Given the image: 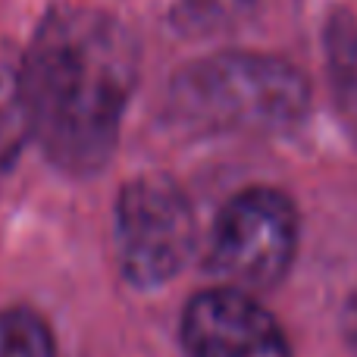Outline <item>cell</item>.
Here are the masks:
<instances>
[{
	"instance_id": "cell-10",
	"label": "cell",
	"mask_w": 357,
	"mask_h": 357,
	"mask_svg": "<svg viewBox=\"0 0 357 357\" xmlns=\"http://www.w3.org/2000/svg\"><path fill=\"white\" fill-rule=\"evenodd\" d=\"M342 333H345V342L357 351V285L351 291V298H348L345 304V314H342Z\"/></svg>"
},
{
	"instance_id": "cell-7",
	"label": "cell",
	"mask_w": 357,
	"mask_h": 357,
	"mask_svg": "<svg viewBox=\"0 0 357 357\" xmlns=\"http://www.w3.org/2000/svg\"><path fill=\"white\" fill-rule=\"evenodd\" d=\"M29 142L22 82H19V54L0 38V173L16 163Z\"/></svg>"
},
{
	"instance_id": "cell-2",
	"label": "cell",
	"mask_w": 357,
	"mask_h": 357,
	"mask_svg": "<svg viewBox=\"0 0 357 357\" xmlns=\"http://www.w3.org/2000/svg\"><path fill=\"white\" fill-rule=\"evenodd\" d=\"M310 82L295 63L254 50H216L185 63L167 91V116L197 135H276L307 116Z\"/></svg>"
},
{
	"instance_id": "cell-3",
	"label": "cell",
	"mask_w": 357,
	"mask_h": 357,
	"mask_svg": "<svg viewBox=\"0 0 357 357\" xmlns=\"http://www.w3.org/2000/svg\"><path fill=\"white\" fill-rule=\"evenodd\" d=\"M301 241V213L291 195L251 185L216 213L204 248V270L226 289L264 291L282 282Z\"/></svg>"
},
{
	"instance_id": "cell-6",
	"label": "cell",
	"mask_w": 357,
	"mask_h": 357,
	"mask_svg": "<svg viewBox=\"0 0 357 357\" xmlns=\"http://www.w3.org/2000/svg\"><path fill=\"white\" fill-rule=\"evenodd\" d=\"M326 73L345 126L357 138V19L335 10L326 22Z\"/></svg>"
},
{
	"instance_id": "cell-5",
	"label": "cell",
	"mask_w": 357,
	"mask_h": 357,
	"mask_svg": "<svg viewBox=\"0 0 357 357\" xmlns=\"http://www.w3.org/2000/svg\"><path fill=\"white\" fill-rule=\"evenodd\" d=\"M182 342L191 357H291L279 320L248 291L204 289L185 304Z\"/></svg>"
},
{
	"instance_id": "cell-1",
	"label": "cell",
	"mask_w": 357,
	"mask_h": 357,
	"mask_svg": "<svg viewBox=\"0 0 357 357\" xmlns=\"http://www.w3.org/2000/svg\"><path fill=\"white\" fill-rule=\"evenodd\" d=\"M138 66L135 35L113 13L56 6L41 19L19 82L29 138L60 173L98 176L113 160Z\"/></svg>"
},
{
	"instance_id": "cell-8",
	"label": "cell",
	"mask_w": 357,
	"mask_h": 357,
	"mask_svg": "<svg viewBox=\"0 0 357 357\" xmlns=\"http://www.w3.org/2000/svg\"><path fill=\"white\" fill-rule=\"evenodd\" d=\"M0 357H60L50 326L31 307L0 310Z\"/></svg>"
},
{
	"instance_id": "cell-4",
	"label": "cell",
	"mask_w": 357,
	"mask_h": 357,
	"mask_svg": "<svg viewBox=\"0 0 357 357\" xmlns=\"http://www.w3.org/2000/svg\"><path fill=\"white\" fill-rule=\"evenodd\" d=\"M116 264L135 289H157L182 273L197 245V222L185 188L167 173L135 176L119 188Z\"/></svg>"
},
{
	"instance_id": "cell-9",
	"label": "cell",
	"mask_w": 357,
	"mask_h": 357,
	"mask_svg": "<svg viewBox=\"0 0 357 357\" xmlns=\"http://www.w3.org/2000/svg\"><path fill=\"white\" fill-rule=\"evenodd\" d=\"M251 0H178L173 10V25L182 35H210L245 16Z\"/></svg>"
}]
</instances>
